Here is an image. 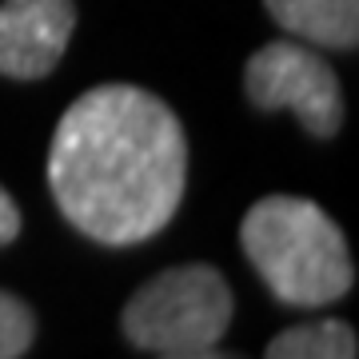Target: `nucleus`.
Segmentation results:
<instances>
[{
    "mask_svg": "<svg viewBox=\"0 0 359 359\" xmlns=\"http://www.w3.org/2000/svg\"><path fill=\"white\" fill-rule=\"evenodd\" d=\"M188 184V140L176 112L136 84L84 92L56 124L48 188L56 208L96 244L152 240Z\"/></svg>",
    "mask_w": 359,
    "mask_h": 359,
    "instance_id": "nucleus-1",
    "label": "nucleus"
},
{
    "mask_svg": "<svg viewBox=\"0 0 359 359\" xmlns=\"http://www.w3.org/2000/svg\"><path fill=\"white\" fill-rule=\"evenodd\" d=\"M16 236H20V208H16L13 196L0 188V248L13 244Z\"/></svg>",
    "mask_w": 359,
    "mask_h": 359,
    "instance_id": "nucleus-9",
    "label": "nucleus"
},
{
    "mask_svg": "<svg viewBox=\"0 0 359 359\" xmlns=\"http://www.w3.org/2000/svg\"><path fill=\"white\" fill-rule=\"evenodd\" d=\"M231 287L208 264L168 268L148 280L124 308V335L132 347L164 359H212L231 323Z\"/></svg>",
    "mask_w": 359,
    "mask_h": 359,
    "instance_id": "nucleus-3",
    "label": "nucleus"
},
{
    "mask_svg": "<svg viewBox=\"0 0 359 359\" xmlns=\"http://www.w3.org/2000/svg\"><path fill=\"white\" fill-rule=\"evenodd\" d=\"M76 28L72 0H4L0 4V72L40 80L60 65Z\"/></svg>",
    "mask_w": 359,
    "mask_h": 359,
    "instance_id": "nucleus-5",
    "label": "nucleus"
},
{
    "mask_svg": "<svg viewBox=\"0 0 359 359\" xmlns=\"http://www.w3.org/2000/svg\"><path fill=\"white\" fill-rule=\"evenodd\" d=\"M240 244L259 280L287 308H327L355 283L344 231L299 196H264L248 208Z\"/></svg>",
    "mask_w": 359,
    "mask_h": 359,
    "instance_id": "nucleus-2",
    "label": "nucleus"
},
{
    "mask_svg": "<svg viewBox=\"0 0 359 359\" xmlns=\"http://www.w3.org/2000/svg\"><path fill=\"white\" fill-rule=\"evenodd\" d=\"M32 335H36V320H32V311H28L16 295L0 292V359L28 355Z\"/></svg>",
    "mask_w": 359,
    "mask_h": 359,
    "instance_id": "nucleus-8",
    "label": "nucleus"
},
{
    "mask_svg": "<svg viewBox=\"0 0 359 359\" xmlns=\"http://www.w3.org/2000/svg\"><path fill=\"white\" fill-rule=\"evenodd\" d=\"M355 351V327L344 320L299 323L268 344V359H351Z\"/></svg>",
    "mask_w": 359,
    "mask_h": 359,
    "instance_id": "nucleus-7",
    "label": "nucleus"
},
{
    "mask_svg": "<svg viewBox=\"0 0 359 359\" xmlns=\"http://www.w3.org/2000/svg\"><path fill=\"white\" fill-rule=\"evenodd\" d=\"M244 88L248 100L264 112L292 108L311 136L327 140L344 124L339 80H335L332 65L304 44H287V40L264 44L244 68Z\"/></svg>",
    "mask_w": 359,
    "mask_h": 359,
    "instance_id": "nucleus-4",
    "label": "nucleus"
},
{
    "mask_svg": "<svg viewBox=\"0 0 359 359\" xmlns=\"http://www.w3.org/2000/svg\"><path fill=\"white\" fill-rule=\"evenodd\" d=\"M276 25L320 48H355L359 0H264Z\"/></svg>",
    "mask_w": 359,
    "mask_h": 359,
    "instance_id": "nucleus-6",
    "label": "nucleus"
}]
</instances>
